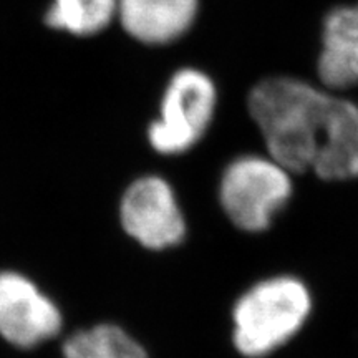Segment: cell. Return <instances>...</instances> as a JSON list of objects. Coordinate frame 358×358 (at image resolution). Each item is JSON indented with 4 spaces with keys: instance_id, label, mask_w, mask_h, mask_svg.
Masks as SVG:
<instances>
[{
    "instance_id": "6da1fadb",
    "label": "cell",
    "mask_w": 358,
    "mask_h": 358,
    "mask_svg": "<svg viewBox=\"0 0 358 358\" xmlns=\"http://www.w3.org/2000/svg\"><path fill=\"white\" fill-rule=\"evenodd\" d=\"M249 113L267 155L292 173L330 182L358 179V105L290 77L262 80Z\"/></svg>"
},
{
    "instance_id": "7a4b0ae2",
    "label": "cell",
    "mask_w": 358,
    "mask_h": 358,
    "mask_svg": "<svg viewBox=\"0 0 358 358\" xmlns=\"http://www.w3.org/2000/svg\"><path fill=\"white\" fill-rule=\"evenodd\" d=\"M313 308L308 285L277 274L257 280L237 297L231 310V340L244 358H267L306 327Z\"/></svg>"
},
{
    "instance_id": "3957f363",
    "label": "cell",
    "mask_w": 358,
    "mask_h": 358,
    "mask_svg": "<svg viewBox=\"0 0 358 358\" xmlns=\"http://www.w3.org/2000/svg\"><path fill=\"white\" fill-rule=\"evenodd\" d=\"M292 171L271 155H241L222 169L217 201L232 226L261 234L287 208L294 194Z\"/></svg>"
},
{
    "instance_id": "277c9868",
    "label": "cell",
    "mask_w": 358,
    "mask_h": 358,
    "mask_svg": "<svg viewBox=\"0 0 358 358\" xmlns=\"http://www.w3.org/2000/svg\"><path fill=\"white\" fill-rule=\"evenodd\" d=\"M217 92L208 75L196 69L176 71L164 90L159 116L148 128L156 153L181 156L192 150L211 127Z\"/></svg>"
},
{
    "instance_id": "5b68a950",
    "label": "cell",
    "mask_w": 358,
    "mask_h": 358,
    "mask_svg": "<svg viewBox=\"0 0 358 358\" xmlns=\"http://www.w3.org/2000/svg\"><path fill=\"white\" fill-rule=\"evenodd\" d=\"M123 229L150 250H168L185 243L187 222L171 182L148 174L128 186L120 206Z\"/></svg>"
},
{
    "instance_id": "8992f818",
    "label": "cell",
    "mask_w": 358,
    "mask_h": 358,
    "mask_svg": "<svg viewBox=\"0 0 358 358\" xmlns=\"http://www.w3.org/2000/svg\"><path fill=\"white\" fill-rule=\"evenodd\" d=\"M60 312L25 277L0 274V334L17 347H34L58 334Z\"/></svg>"
},
{
    "instance_id": "52a82bcc",
    "label": "cell",
    "mask_w": 358,
    "mask_h": 358,
    "mask_svg": "<svg viewBox=\"0 0 358 358\" xmlns=\"http://www.w3.org/2000/svg\"><path fill=\"white\" fill-rule=\"evenodd\" d=\"M116 15L133 38L163 45L191 29L198 15V0H118Z\"/></svg>"
},
{
    "instance_id": "ba28073f",
    "label": "cell",
    "mask_w": 358,
    "mask_h": 358,
    "mask_svg": "<svg viewBox=\"0 0 358 358\" xmlns=\"http://www.w3.org/2000/svg\"><path fill=\"white\" fill-rule=\"evenodd\" d=\"M317 71L330 90L358 85V3L334 8L327 15Z\"/></svg>"
},
{
    "instance_id": "9c48e42d",
    "label": "cell",
    "mask_w": 358,
    "mask_h": 358,
    "mask_svg": "<svg viewBox=\"0 0 358 358\" xmlns=\"http://www.w3.org/2000/svg\"><path fill=\"white\" fill-rule=\"evenodd\" d=\"M118 13V0H53L45 22L50 29L78 37L101 32Z\"/></svg>"
},
{
    "instance_id": "30bf717a",
    "label": "cell",
    "mask_w": 358,
    "mask_h": 358,
    "mask_svg": "<svg viewBox=\"0 0 358 358\" xmlns=\"http://www.w3.org/2000/svg\"><path fill=\"white\" fill-rule=\"evenodd\" d=\"M64 353L65 358H148L145 348L131 335L110 324L71 335Z\"/></svg>"
}]
</instances>
